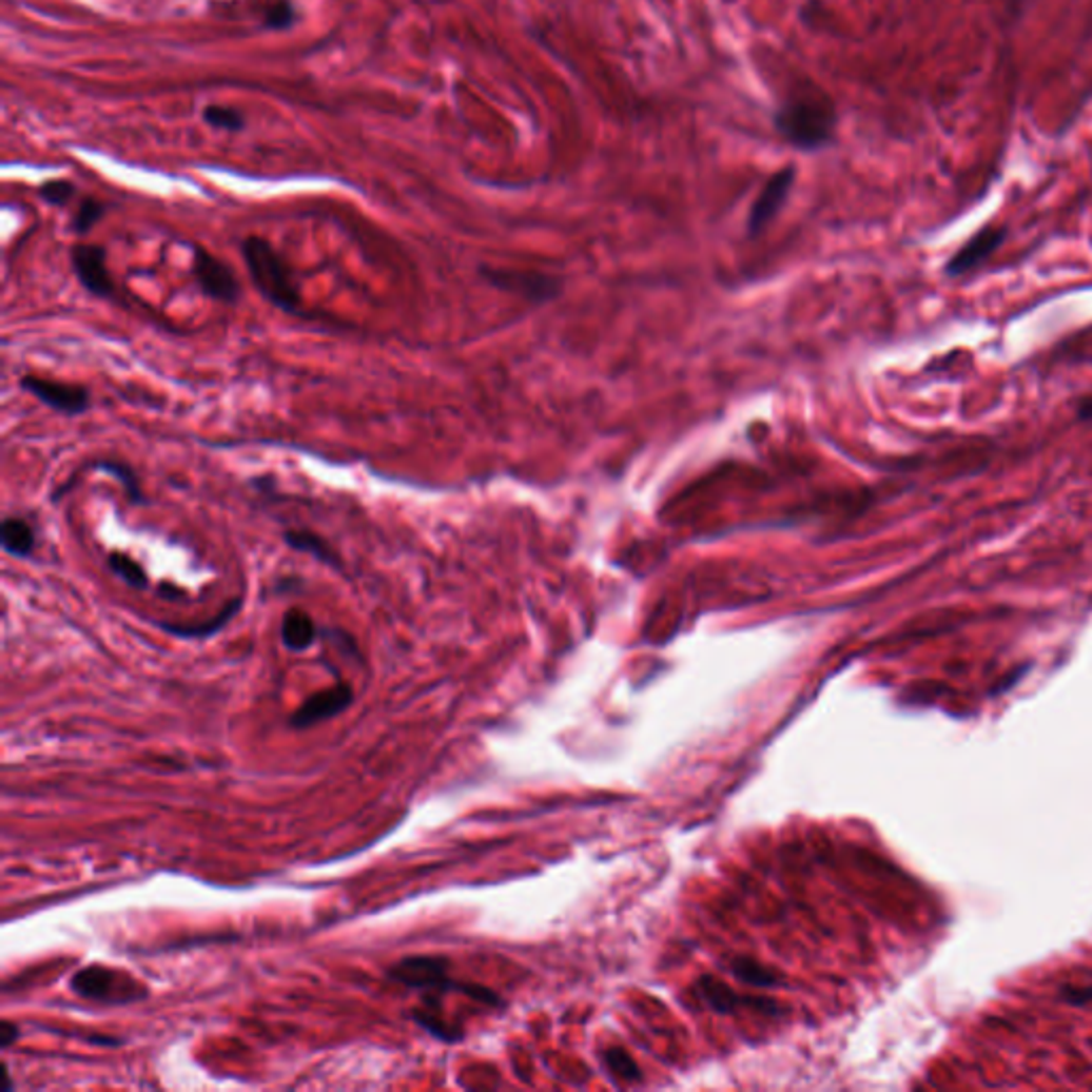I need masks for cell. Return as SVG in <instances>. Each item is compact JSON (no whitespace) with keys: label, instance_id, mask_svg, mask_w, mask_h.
Here are the masks:
<instances>
[{"label":"cell","instance_id":"obj_2","mask_svg":"<svg viewBox=\"0 0 1092 1092\" xmlns=\"http://www.w3.org/2000/svg\"><path fill=\"white\" fill-rule=\"evenodd\" d=\"M775 129L789 145L815 152L835 139L837 112L824 95H800L777 110Z\"/></svg>","mask_w":1092,"mask_h":1092},{"label":"cell","instance_id":"obj_26","mask_svg":"<svg viewBox=\"0 0 1092 1092\" xmlns=\"http://www.w3.org/2000/svg\"><path fill=\"white\" fill-rule=\"evenodd\" d=\"M20 1039V1027L5 1020L3 1025H0V1046H3V1050H9L16 1041Z\"/></svg>","mask_w":1092,"mask_h":1092},{"label":"cell","instance_id":"obj_23","mask_svg":"<svg viewBox=\"0 0 1092 1092\" xmlns=\"http://www.w3.org/2000/svg\"><path fill=\"white\" fill-rule=\"evenodd\" d=\"M37 193L47 206L62 208L75 197V184L69 179H50V181H43Z\"/></svg>","mask_w":1092,"mask_h":1092},{"label":"cell","instance_id":"obj_15","mask_svg":"<svg viewBox=\"0 0 1092 1092\" xmlns=\"http://www.w3.org/2000/svg\"><path fill=\"white\" fill-rule=\"evenodd\" d=\"M280 636H282V643H285V647L289 651L301 654V651L310 649L316 643L318 627H316L312 615H308L306 610L289 608L285 612V617H282Z\"/></svg>","mask_w":1092,"mask_h":1092},{"label":"cell","instance_id":"obj_25","mask_svg":"<svg viewBox=\"0 0 1092 1092\" xmlns=\"http://www.w3.org/2000/svg\"><path fill=\"white\" fill-rule=\"evenodd\" d=\"M412 1020H414L416 1025H421L423 1029H427V1031H429L433 1037H437V1039H444V1041H450V1044H452V1041H457V1039H462V1033H460V1031L448 1029L440 1016H435V1014H431V1012H427V1010H423V1012H414V1014H412Z\"/></svg>","mask_w":1092,"mask_h":1092},{"label":"cell","instance_id":"obj_22","mask_svg":"<svg viewBox=\"0 0 1092 1092\" xmlns=\"http://www.w3.org/2000/svg\"><path fill=\"white\" fill-rule=\"evenodd\" d=\"M203 120L214 126V129H220V131H231V133H237L246 126L243 122V116L233 110V108H225V105H210L206 108L203 112Z\"/></svg>","mask_w":1092,"mask_h":1092},{"label":"cell","instance_id":"obj_21","mask_svg":"<svg viewBox=\"0 0 1092 1092\" xmlns=\"http://www.w3.org/2000/svg\"><path fill=\"white\" fill-rule=\"evenodd\" d=\"M295 20H297V14H295L293 3H289V0H273V3H269L262 9V22L271 31H287L295 24Z\"/></svg>","mask_w":1092,"mask_h":1092},{"label":"cell","instance_id":"obj_11","mask_svg":"<svg viewBox=\"0 0 1092 1092\" xmlns=\"http://www.w3.org/2000/svg\"><path fill=\"white\" fill-rule=\"evenodd\" d=\"M1006 239V231L998 229V227H983L981 231H977L945 265V273L952 278H960V276H967V273L975 271L977 267H981L990 254H994L998 250V246L1003 243Z\"/></svg>","mask_w":1092,"mask_h":1092},{"label":"cell","instance_id":"obj_17","mask_svg":"<svg viewBox=\"0 0 1092 1092\" xmlns=\"http://www.w3.org/2000/svg\"><path fill=\"white\" fill-rule=\"evenodd\" d=\"M698 992L706 1003L719 1014H733L741 1003H745L737 992H733L725 983H721L713 977H704L698 986Z\"/></svg>","mask_w":1092,"mask_h":1092},{"label":"cell","instance_id":"obj_28","mask_svg":"<svg viewBox=\"0 0 1092 1092\" xmlns=\"http://www.w3.org/2000/svg\"><path fill=\"white\" fill-rule=\"evenodd\" d=\"M1077 418L1079 421H1092V397H1084L1077 404Z\"/></svg>","mask_w":1092,"mask_h":1092},{"label":"cell","instance_id":"obj_5","mask_svg":"<svg viewBox=\"0 0 1092 1092\" xmlns=\"http://www.w3.org/2000/svg\"><path fill=\"white\" fill-rule=\"evenodd\" d=\"M69 260L79 285L99 299H112L116 285L108 265V250L99 243H73Z\"/></svg>","mask_w":1092,"mask_h":1092},{"label":"cell","instance_id":"obj_29","mask_svg":"<svg viewBox=\"0 0 1092 1092\" xmlns=\"http://www.w3.org/2000/svg\"><path fill=\"white\" fill-rule=\"evenodd\" d=\"M3 1071H5V1090H12V1077H9V1069H7V1065L3 1067Z\"/></svg>","mask_w":1092,"mask_h":1092},{"label":"cell","instance_id":"obj_3","mask_svg":"<svg viewBox=\"0 0 1092 1092\" xmlns=\"http://www.w3.org/2000/svg\"><path fill=\"white\" fill-rule=\"evenodd\" d=\"M389 977L395 979L397 983L414 988V990H437V992L457 990V992H464L489 1006L500 1003V998L489 988L450 979L448 960L442 956H406V958L397 960L393 967H389Z\"/></svg>","mask_w":1092,"mask_h":1092},{"label":"cell","instance_id":"obj_27","mask_svg":"<svg viewBox=\"0 0 1092 1092\" xmlns=\"http://www.w3.org/2000/svg\"><path fill=\"white\" fill-rule=\"evenodd\" d=\"M158 596L164 598V600H181V598H187V591L171 585V583H160L158 585Z\"/></svg>","mask_w":1092,"mask_h":1092},{"label":"cell","instance_id":"obj_10","mask_svg":"<svg viewBox=\"0 0 1092 1092\" xmlns=\"http://www.w3.org/2000/svg\"><path fill=\"white\" fill-rule=\"evenodd\" d=\"M794 177H796V169L785 167L766 181L762 193L758 195V199L749 212V220H747L749 235L762 233L766 229V225L779 214V210L783 208V203L792 191Z\"/></svg>","mask_w":1092,"mask_h":1092},{"label":"cell","instance_id":"obj_6","mask_svg":"<svg viewBox=\"0 0 1092 1092\" xmlns=\"http://www.w3.org/2000/svg\"><path fill=\"white\" fill-rule=\"evenodd\" d=\"M193 276L206 297L227 306H235L239 301L241 287L235 271L225 260L199 246L193 250Z\"/></svg>","mask_w":1092,"mask_h":1092},{"label":"cell","instance_id":"obj_20","mask_svg":"<svg viewBox=\"0 0 1092 1092\" xmlns=\"http://www.w3.org/2000/svg\"><path fill=\"white\" fill-rule=\"evenodd\" d=\"M105 216V206L93 197H87L79 203V208L75 210L73 214V220L69 225V229L75 233V235H85L93 231V227Z\"/></svg>","mask_w":1092,"mask_h":1092},{"label":"cell","instance_id":"obj_7","mask_svg":"<svg viewBox=\"0 0 1092 1092\" xmlns=\"http://www.w3.org/2000/svg\"><path fill=\"white\" fill-rule=\"evenodd\" d=\"M20 389L35 399H39L43 406L52 408L58 414L64 416H79L85 414L93 406V395H90L87 387L71 385L62 381H50L41 376H22Z\"/></svg>","mask_w":1092,"mask_h":1092},{"label":"cell","instance_id":"obj_4","mask_svg":"<svg viewBox=\"0 0 1092 1092\" xmlns=\"http://www.w3.org/2000/svg\"><path fill=\"white\" fill-rule=\"evenodd\" d=\"M71 990L81 998L114 1006L131 1003V1000H135L131 994H135L137 998L141 996L137 994V986L133 981H129L120 971L103 964H90L85 969H79L71 977Z\"/></svg>","mask_w":1092,"mask_h":1092},{"label":"cell","instance_id":"obj_19","mask_svg":"<svg viewBox=\"0 0 1092 1092\" xmlns=\"http://www.w3.org/2000/svg\"><path fill=\"white\" fill-rule=\"evenodd\" d=\"M733 973L747 986L754 988H773L779 983V971H773L752 958H737L733 962Z\"/></svg>","mask_w":1092,"mask_h":1092},{"label":"cell","instance_id":"obj_8","mask_svg":"<svg viewBox=\"0 0 1092 1092\" xmlns=\"http://www.w3.org/2000/svg\"><path fill=\"white\" fill-rule=\"evenodd\" d=\"M483 276L489 285H493L506 293L521 295L523 299H529V301H551L560 295V289H562L560 280H555L551 276H544V273L487 267V269H483Z\"/></svg>","mask_w":1092,"mask_h":1092},{"label":"cell","instance_id":"obj_24","mask_svg":"<svg viewBox=\"0 0 1092 1092\" xmlns=\"http://www.w3.org/2000/svg\"><path fill=\"white\" fill-rule=\"evenodd\" d=\"M604 1060H606L608 1069H610L615 1075L623 1077L625 1081H636V1079H641V1069H639V1065H636V1062L629 1058V1054H627V1052H623V1050H619V1048H610V1050L604 1054Z\"/></svg>","mask_w":1092,"mask_h":1092},{"label":"cell","instance_id":"obj_16","mask_svg":"<svg viewBox=\"0 0 1092 1092\" xmlns=\"http://www.w3.org/2000/svg\"><path fill=\"white\" fill-rule=\"evenodd\" d=\"M0 546L16 560H28L37 546V533L26 519L5 516L0 523Z\"/></svg>","mask_w":1092,"mask_h":1092},{"label":"cell","instance_id":"obj_14","mask_svg":"<svg viewBox=\"0 0 1092 1092\" xmlns=\"http://www.w3.org/2000/svg\"><path fill=\"white\" fill-rule=\"evenodd\" d=\"M83 470H97V472H103L108 476H112L114 481L120 483L126 500L131 502V506H145L148 498L143 493V487H141V479L137 474V470L126 464L124 460H110V457H103V460H93L87 462L83 466Z\"/></svg>","mask_w":1092,"mask_h":1092},{"label":"cell","instance_id":"obj_1","mask_svg":"<svg viewBox=\"0 0 1092 1092\" xmlns=\"http://www.w3.org/2000/svg\"><path fill=\"white\" fill-rule=\"evenodd\" d=\"M241 256L254 289L265 301L287 314H301V293L293 278L289 262L265 237H246Z\"/></svg>","mask_w":1092,"mask_h":1092},{"label":"cell","instance_id":"obj_13","mask_svg":"<svg viewBox=\"0 0 1092 1092\" xmlns=\"http://www.w3.org/2000/svg\"><path fill=\"white\" fill-rule=\"evenodd\" d=\"M282 540L285 544L289 546V549L297 551V553H304V555H310L314 558L318 564L335 570V572H342L344 570V562H342V555L333 549V546L316 531L312 529H287L282 533Z\"/></svg>","mask_w":1092,"mask_h":1092},{"label":"cell","instance_id":"obj_12","mask_svg":"<svg viewBox=\"0 0 1092 1092\" xmlns=\"http://www.w3.org/2000/svg\"><path fill=\"white\" fill-rule=\"evenodd\" d=\"M241 606H243V598L237 596V598L229 600L212 619H206V621H199V623H167V621H158V627L164 629L171 636H177V639L206 641V639H212L214 633L222 631L233 621V617L241 610Z\"/></svg>","mask_w":1092,"mask_h":1092},{"label":"cell","instance_id":"obj_9","mask_svg":"<svg viewBox=\"0 0 1092 1092\" xmlns=\"http://www.w3.org/2000/svg\"><path fill=\"white\" fill-rule=\"evenodd\" d=\"M354 702V691L348 683H337L329 689H323V691H316L312 694L293 715H291V725L297 727V730H304V727H312L325 719H331L339 713H344L350 704Z\"/></svg>","mask_w":1092,"mask_h":1092},{"label":"cell","instance_id":"obj_18","mask_svg":"<svg viewBox=\"0 0 1092 1092\" xmlns=\"http://www.w3.org/2000/svg\"><path fill=\"white\" fill-rule=\"evenodd\" d=\"M108 568H110V570H112V572H114L122 583H126V585H129V587H133V589L143 591V589H148V585H150V579H148L145 568H143L137 560H133L129 553H124V551H112V553L108 555Z\"/></svg>","mask_w":1092,"mask_h":1092}]
</instances>
